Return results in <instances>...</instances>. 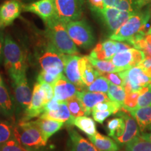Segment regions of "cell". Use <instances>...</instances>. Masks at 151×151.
<instances>
[{
  "instance_id": "1",
  "label": "cell",
  "mask_w": 151,
  "mask_h": 151,
  "mask_svg": "<svg viewBox=\"0 0 151 151\" xmlns=\"http://www.w3.org/2000/svg\"><path fill=\"white\" fill-rule=\"evenodd\" d=\"M150 17L149 10L135 13L120 28L110 35V39L121 42H127L130 45L146 36L145 28Z\"/></svg>"
},
{
  "instance_id": "2",
  "label": "cell",
  "mask_w": 151,
  "mask_h": 151,
  "mask_svg": "<svg viewBox=\"0 0 151 151\" xmlns=\"http://www.w3.org/2000/svg\"><path fill=\"white\" fill-rule=\"evenodd\" d=\"M4 65L11 80L26 76V54L11 36L5 37L4 46Z\"/></svg>"
},
{
  "instance_id": "3",
  "label": "cell",
  "mask_w": 151,
  "mask_h": 151,
  "mask_svg": "<svg viewBox=\"0 0 151 151\" xmlns=\"http://www.w3.org/2000/svg\"><path fill=\"white\" fill-rule=\"evenodd\" d=\"M45 24V35L60 52L67 55L78 54L76 45L69 37L65 22H62L58 18H55Z\"/></svg>"
},
{
  "instance_id": "4",
  "label": "cell",
  "mask_w": 151,
  "mask_h": 151,
  "mask_svg": "<svg viewBox=\"0 0 151 151\" xmlns=\"http://www.w3.org/2000/svg\"><path fill=\"white\" fill-rule=\"evenodd\" d=\"M14 137L22 146L31 150L46 146L47 143L35 120H20L14 126Z\"/></svg>"
},
{
  "instance_id": "5",
  "label": "cell",
  "mask_w": 151,
  "mask_h": 151,
  "mask_svg": "<svg viewBox=\"0 0 151 151\" xmlns=\"http://www.w3.org/2000/svg\"><path fill=\"white\" fill-rule=\"evenodd\" d=\"M64 55L46 38L43 48L38 54V61L42 70L54 75H60L63 72L65 67Z\"/></svg>"
},
{
  "instance_id": "6",
  "label": "cell",
  "mask_w": 151,
  "mask_h": 151,
  "mask_svg": "<svg viewBox=\"0 0 151 151\" xmlns=\"http://www.w3.org/2000/svg\"><path fill=\"white\" fill-rule=\"evenodd\" d=\"M68 34L77 46L90 48L94 44L95 38L90 24L85 20L71 21L66 24Z\"/></svg>"
},
{
  "instance_id": "7",
  "label": "cell",
  "mask_w": 151,
  "mask_h": 151,
  "mask_svg": "<svg viewBox=\"0 0 151 151\" xmlns=\"http://www.w3.org/2000/svg\"><path fill=\"white\" fill-rule=\"evenodd\" d=\"M120 73L124 81L123 88L127 94L137 92L151 83V77L138 66Z\"/></svg>"
},
{
  "instance_id": "8",
  "label": "cell",
  "mask_w": 151,
  "mask_h": 151,
  "mask_svg": "<svg viewBox=\"0 0 151 151\" xmlns=\"http://www.w3.org/2000/svg\"><path fill=\"white\" fill-rule=\"evenodd\" d=\"M93 12L98 15L111 34L116 32L130 17L137 13L122 11L114 7H104Z\"/></svg>"
},
{
  "instance_id": "9",
  "label": "cell",
  "mask_w": 151,
  "mask_h": 151,
  "mask_svg": "<svg viewBox=\"0 0 151 151\" xmlns=\"http://www.w3.org/2000/svg\"><path fill=\"white\" fill-rule=\"evenodd\" d=\"M58 19L67 24L78 20L83 14V0H53Z\"/></svg>"
},
{
  "instance_id": "10",
  "label": "cell",
  "mask_w": 151,
  "mask_h": 151,
  "mask_svg": "<svg viewBox=\"0 0 151 151\" xmlns=\"http://www.w3.org/2000/svg\"><path fill=\"white\" fill-rule=\"evenodd\" d=\"M145 58L146 56L142 50L131 48L117 52L111 58V61L119 71H122L137 67Z\"/></svg>"
},
{
  "instance_id": "11",
  "label": "cell",
  "mask_w": 151,
  "mask_h": 151,
  "mask_svg": "<svg viewBox=\"0 0 151 151\" xmlns=\"http://www.w3.org/2000/svg\"><path fill=\"white\" fill-rule=\"evenodd\" d=\"M131 48V46L127 43L110 39L98 43L90 52L89 56L97 60H111L117 52Z\"/></svg>"
},
{
  "instance_id": "12",
  "label": "cell",
  "mask_w": 151,
  "mask_h": 151,
  "mask_svg": "<svg viewBox=\"0 0 151 151\" xmlns=\"http://www.w3.org/2000/svg\"><path fill=\"white\" fill-rule=\"evenodd\" d=\"M22 10L36 14L45 23L58 18L53 0H37L27 4H22Z\"/></svg>"
},
{
  "instance_id": "13",
  "label": "cell",
  "mask_w": 151,
  "mask_h": 151,
  "mask_svg": "<svg viewBox=\"0 0 151 151\" xmlns=\"http://www.w3.org/2000/svg\"><path fill=\"white\" fill-rule=\"evenodd\" d=\"M81 56L78 55H64V72L65 76L70 82L76 86L78 91H83L86 86L82 82L79 69V60Z\"/></svg>"
},
{
  "instance_id": "14",
  "label": "cell",
  "mask_w": 151,
  "mask_h": 151,
  "mask_svg": "<svg viewBox=\"0 0 151 151\" xmlns=\"http://www.w3.org/2000/svg\"><path fill=\"white\" fill-rule=\"evenodd\" d=\"M22 4L18 0H7L0 5V29L13 24L20 16Z\"/></svg>"
},
{
  "instance_id": "15",
  "label": "cell",
  "mask_w": 151,
  "mask_h": 151,
  "mask_svg": "<svg viewBox=\"0 0 151 151\" xmlns=\"http://www.w3.org/2000/svg\"><path fill=\"white\" fill-rule=\"evenodd\" d=\"M45 104L44 96L40 89V85L37 82L34 86L31 104L24 109V116L21 120L29 121L30 119L41 116L44 112Z\"/></svg>"
},
{
  "instance_id": "16",
  "label": "cell",
  "mask_w": 151,
  "mask_h": 151,
  "mask_svg": "<svg viewBox=\"0 0 151 151\" xmlns=\"http://www.w3.org/2000/svg\"><path fill=\"white\" fill-rule=\"evenodd\" d=\"M116 114L119 117H121L124 119L125 122V129L122 135L118 138L116 141L121 145H126L132 139L139 136L140 129L136 120L132 116L129 111L121 108L120 111H119Z\"/></svg>"
},
{
  "instance_id": "17",
  "label": "cell",
  "mask_w": 151,
  "mask_h": 151,
  "mask_svg": "<svg viewBox=\"0 0 151 151\" xmlns=\"http://www.w3.org/2000/svg\"><path fill=\"white\" fill-rule=\"evenodd\" d=\"M15 97L16 101L22 108L26 109L30 105L32 101V90L28 84L26 76L16 79L12 81Z\"/></svg>"
},
{
  "instance_id": "18",
  "label": "cell",
  "mask_w": 151,
  "mask_h": 151,
  "mask_svg": "<svg viewBox=\"0 0 151 151\" xmlns=\"http://www.w3.org/2000/svg\"><path fill=\"white\" fill-rule=\"evenodd\" d=\"M54 97L58 101H65L71 97L76 95L78 89L76 86L70 82L65 76L62 75L53 85Z\"/></svg>"
},
{
  "instance_id": "19",
  "label": "cell",
  "mask_w": 151,
  "mask_h": 151,
  "mask_svg": "<svg viewBox=\"0 0 151 151\" xmlns=\"http://www.w3.org/2000/svg\"><path fill=\"white\" fill-rule=\"evenodd\" d=\"M76 97L83 104L86 116H89L92 113V109L97 104L109 99L108 95L103 92H88L86 90L78 91Z\"/></svg>"
},
{
  "instance_id": "20",
  "label": "cell",
  "mask_w": 151,
  "mask_h": 151,
  "mask_svg": "<svg viewBox=\"0 0 151 151\" xmlns=\"http://www.w3.org/2000/svg\"><path fill=\"white\" fill-rule=\"evenodd\" d=\"M79 69L82 82L85 86H89L98 77L101 76L90 62L88 56H81L79 60Z\"/></svg>"
},
{
  "instance_id": "21",
  "label": "cell",
  "mask_w": 151,
  "mask_h": 151,
  "mask_svg": "<svg viewBox=\"0 0 151 151\" xmlns=\"http://www.w3.org/2000/svg\"><path fill=\"white\" fill-rule=\"evenodd\" d=\"M41 118L50 119L65 122L67 126H71L74 118L71 116L66 101H61L58 110L44 111L40 116Z\"/></svg>"
},
{
  "instance_id": "22",
  "label": "cell",
  "mask_w": 151,
  "mask_h": 151,
  "mask_svg": "<svg viewBox=\"0 0 151 151\" xmlns=\"http://www.w3.org/2000/svg\"><path fill=\"white\" fill-rule=\"evenodd\" d=\"M68 133L70 139L71 151H99L92 143L81 136L74 129H69Z\"/></svg>"
},
{
  "instance_id": "23",
  "label": "cell",
  "mask_w": 151,
  "mask_h": 151,
  "mask_svg": "<svg viewBox=\"0 0 151 151\" xmlns=\"http://www.w3.org/2000/svg\"><path fill=\"white\" fill-rule=\"evenodd\" d=\"M35 122L40 128L43 137L47 141L51 137V136L61 129L65 125V122H63L41 118L36 120Z\"/></svg>"
},
{
  "instance_id": "24",
  "label": "cell",
  "mask_w": 151,
  "mask_h": 151,
  "mask_svg": "<svg viewBox=\"0 0 151 151\" xmlns=\"http://www.w3.org/2000/svg\"><path fill=\"white\" fill-rule=\"evenodd\" d=\"M89 139L99 151H118L120 149L115 140L98 132L90 137Z\"/></svg>"
},
{
  "instance_id": "25",
  "label": "cell",
  "mask_w": 151,
  "mask_h": 151,
  "mask_svg": "<svg viewBox=\"0 0 151 151\" xmlns=\"http://www.w3.org/2000/svg\"><path fill=\"white\" fill-rule=\"evenodd\" d=\"M0 111L4 115L11 116L14 113V104L6 86L0 74Z\"/></svg>"
},
{
  "instance_id": "26",
  "label": "cell",
  "mask_w": 151,
  "mask_h": 151,
  "mask_svg": "<svg viewBox=\"0 0 151 151\" xmlns=\"http://www.w3.org/2000/svg\"><path fill=\"white\" fill-rule=\"evenodd\" d=\"M129 113L137 121L141 132H144L151 124V105L134 109Z\"/></svg>"
},
{
  "instance_id": "27",
  "label": "cell",
  "mask_w": 151,
  "mask_h": 151,
  "mask_svg": "<svg viewBox=\"0 0 151 151\" xmlns=\"http://www.w3.org/2000/svg\"><path fill=\"white\" fill-rule=\"evenodd\" d=\"M72 125L76 126L79 129L83 132L88 137H92L97 133L96 124L93 119L88 116H79L74 118Z\"/></svg>"
},
{
  "instance_id": "28",
  "label": "cell",
  "mask_w": 151,
  "mask_h": 151,
  "mask_svg": "<svg viewBox=\"0 0 151 151\" xmlns=\"http://www.w3.org/2000/svg\"><path fill=\"white\" fill-rule=\"evenodd\" d=\"M124 129H125V122L124 119L121 117L111 119L107 122V133L109 137H112L115 141L118 138L121 137L124 133Z\"/></svg>"
},
{
  "instance_id": "29",
  "label": "cell",
  "mask_w": 151,
  "mask_h": 151,
  "mask_svg": "<svg viewBox=\"0 0 151 151\" xmlns=\"http://www.w3.org/2000/svg\"><path fill=\"white\" fill-rule=\"evenodd\" d=\"M88 59L91 64L94 66L97 70H98L103 74L104 73H111V72H118L120 71L111 62V60H101L92 58L91 57L88 56Z\"/></svg>"
},
{
  "instance_id": "30",
  "label": "cell",
  "mask_w": 151,
  "mask_h": 151,
  "mask_svg": "<svg viewBox=\"0 0 151 151\" xmlns=\"http://www.w3.org/2000/svg\"><path fill=\"white\" fill-rule=\"evenodd\" d=\"M126 151H151V142L138 136L125 146Z\"/></svg>"
},
{
  "instance_id": "31",
  "label": "cell",
  "mask_w": 151,
  "mask_h": 151,
  "mask_svg": "<svg viewBox=\"0 0 151 151\" xmlns=\"http://www.w3.org/2000/svg\"><path fill=\"white\" fill-rule=\"evenodd\" d=\"M110 84L111 83L109 82L108 79L106 78L105 76L101 75L98 77L89 86L86 87L84 90L88 92L106 93V92H108Z\"/></svg>"
},
{
  "instance_id": "32",
  "label": "cell",
  "mask_w": 151,
  "mask_h": 151,
  "mask_svg": "<svg viewBox=\"0 0 151 151\" xmlns=\"http://www.w3.org/2000/svg\"><path fill=\"white\" fill-rule=\"evenodd\" d=\"M107 95L111 100L117 102L122 106L127 94L123 87L111 83Z\"/></svg>"
},
{
  "instance_id": "33",
  "label": "cell",
  "mask_w": 151,
  "mask_h": 151,
  "mask_svg": "<svg viewBox=\"0 0 151 151\" xmlns=\"http://www.w3.org/2000/svg\"><path fill=\"white\" fill-rule=\"evenodd\" d=\"M65 101L68 106V108L69 109L71 116L73 118L86 116L83 104L81 101V100L76 97V95L69 98Z\"/></svg>"
},
{
  "instance_id": "34",
  "label": "cell",
  "mask_w": 151,
  "mask_h": 151,
  "mask_svg": "<svg viewBox=\"0 0 151 151\" xmlns=\"http://www.w3.org/2000/svg\"><path fill=\"white\" fill-rule=\"evenodd\" d=\"M140 92L138 104L135 109L146 107L151 105V83L141 88L139 90Z\"/></svg>"
},
{
  "instance_id": "35",
  "label": "cell",
  "mask_w": 151,
  "mask_h": 151,
  "mask_svg": "<svg viewBox=\"0 0 151 151\" xmlns=\"http://www.w3.org/2000/svg\"><path fill=\"white\" fill-rule=\"evenodd\" d=\"M14 126L11 122L0 121V145L14 137Z\"/></svg>"
},
{
  "instance_id": "36",
  "label": "cell",
  "mask_w": 151,
  "mask_h": 151,
  "mask_svg": "<svg viewBox=\"0 0 151 151\" xmlns=\"http://www.w3.org/2000/svg\"><path fill=\"white\" fill-rule=\"evenodd\" d=\"M0 151H33L22 146L14 137L6 142L0 145Z\"/></svg>"
},
{
  "instance_id": "37",
  "label": "cell",
  "mask_w": 151,
  "mask_h": 151,
  "mask_svg": "<svg viewBox=\"0 0 151 151\" xmlns=\"http://www.w3.org/2000/svg\"><path fill=\"white\" fill-rule=\"evenodd\" d=\"M139 96H140V92L139 90L137 92H133L131 93L127 94L126 95L125 99H124L123 106L122 108L125 109L126 111L131 112L134 110L137 107L138 104V99H139Z\"/></svg>"
},
{
  "instance_id": "38",
  "label": "cell",
  "mask_w": 151,
  "mask_h": 151,
  "mask_svg": "<svg viewBox=\"0 0 151 151\" xmlns=\"http://www.w3.org/2000/svg\"><path fill=\"white\" fill-rule=\"evenodd\" d=\"M37 82H39L40 85V89L44 96L45 104H47L54 97L53 86L51 84L48 83L41 80H37Z\"/></svg>"
},
{
  "instance_id": "39",
  "label": "cell",
  "mask_w": 151,
  "mask_h": 151,
  "mask_svg": "<svg viewBox=\"0 0 151 151\" xmlns=\"http://www.w3.org/2000/svg\"><path fill=\"white\" fill-rule=\"evenodd\" d=\"M63 73H61L60 75H54L52 73H50L44 70H41V72L39 73V76L37 77V80H41L48 83L51 84L53 86L55 83L60 78H61Z\"/></svg>"
},
{
  "instance_id": "40",
  "label": "cell",
  "mask_w": 151,
  "mask_h": 151,
  "mask_svg": "<svg viewBox=\"0 0 151 151\" xmlns=\"http://www.w3.org/2000/svg\"><path fill=\"white\" fill-rule=\"evenodd\" d=\"M108 79L111 83L116 85V86H124V81L122 79L120 71L118 72H111V73H104L101 74Z\"/></svg>"
},
{
  "instance_id": "41",
  "label": "cell",
  "mask_w": 151,
  "mask_h": 151,
  "mask_svg": "<svg viewBox=\"0 0 151 151\" xmlns=\"http://www.w3.org/2000/svg\"><path fill=\"white\" fill-rule=\"evenodd\" d=\"M113 114V112L111 111H92V115L94 120L96 122L100 124H103L104 120L111 115Z\"/></svg>"
},
{
  "instance_id": "42",
  "label": "cell",
  "mask_w": 151,
  "mask_h": 151,
  "mask_svg": "<svg viewBox=\"0 0 151 151\" xmlns=\"http://www.w3.org/2000/svg\"><path fill=\"white\" fill-rule=\"evenodd\" d=\"M60 102H61V101H58L55 97H53L52 99H50L48 103L45 104L44 111L58 110L60 105Z\"/></svg>"
},
{
  "instance_id": "43",
  "label": "cell",
  "mask_w": 151,
  "mask_h": 151,
  "mask_svg": "<svg viewBox=\"0 0 151 151\" xmlns=\"http://www.w3.org/2000/svg\"><path fill=\"white\" fill-rule=\"evenodd\" d=\"M88 2L92 11L102 9L105 7L104 0H88Z\"/></svg>"
},
{
  "instance_id": "44",
  "label": "cell",
  "mask_w": 151,
  "mask_h": 151,
  "mask_svg": "<svg viewBox=\"0 0 151 151\" xmlns=\"http://www.w3.org/2000/svg\"><path fill=\"white\" fill-rule=\"evenodd\" d=\"M138 67H141L151 77V58H145Z\"/></svg>"
},
{
  "instance_id": "45",
  "label": "cell",
  "mask_w": 151,
  "mask_h": 151,
  "mask_svg": "<svg viewBox=\"0 0 151 151\" xmlns=\"http://www.w3.org/2000/svg\"><path fill=\"white\" fill-rule=\"evenodd\" d=\"M5 38L4 37V33L0 29V65L4 60V46Z\"/></svg>"
},
{
  "instance_id": "46",
  "label": "cell",
  "mask_w": 151,
  "mask_h": 151,
  "mask_svg": "<svg viewBox=\"0 0 151 151\" xmlns=\"http://www.w3.org/2000/svg\"><path fill=\"white\" fill-rule=\"evenodd\" d=\"M139 136L143 139L151 142V124L144 132H141Z\"/></svg>"
},
{
  "instance_id": "47",
  "label": "cell",
  "mask_w": 151,
  "mask_h": 151,
  "mask_svg": "<svg viewBox=\"0 0 151 151\" xmlns=\"http://www.w3.org/2000/svg\"><path fill=\"white\" fill-rule=\"evenodd\" d=\"M146 35H151V27H150V29H148V32H146Z\"/></svg>"
},
{
  "instance_id": "48",
  "label": "cell",
  "mask_w": 151,
  "mask_h": 151,
  "mask_svg": "<svg viewBox=\"0 0 151 151\" xmlns=\"http://www.w3.org/2000/svg\"><path fill=\"white\" fill-rule=\"evenodd\" d=\"M18 1H20V0H18Z\"/></svg>"
},
{
  "instance_id": "49",
  "label": "cell",
  "mask_w": 151,
  "mask_h": 151,
  "mask_svg": "<svg viewBox=\"0 0 151 151\" xmlns=\"http://www.w3.org/2000/svg\"><path fill=\"white\" fill-rule=\"evenodd\" d=\"M121 151H124V150H121Z\"/></svg>"
}]
</instances>
